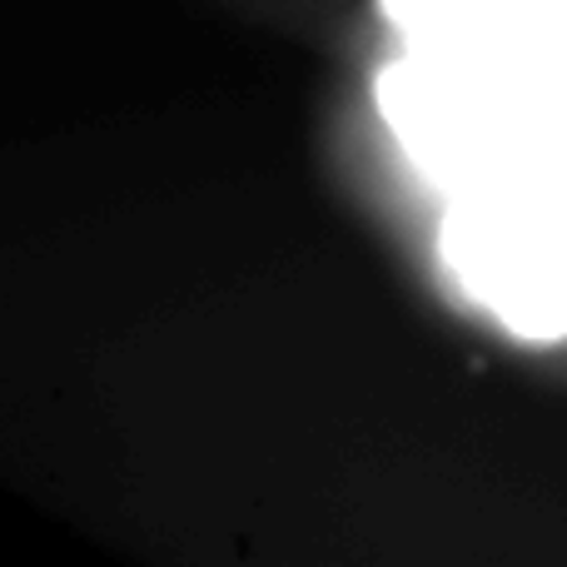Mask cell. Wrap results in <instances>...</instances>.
Here are the masks:
<instances>
[]
</instances>
